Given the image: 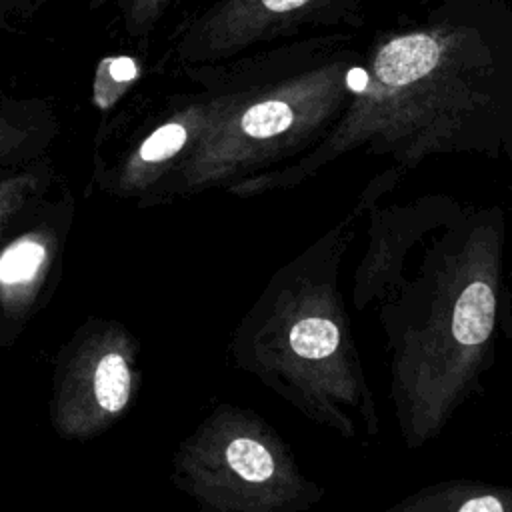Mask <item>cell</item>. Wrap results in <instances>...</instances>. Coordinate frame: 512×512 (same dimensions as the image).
<instances>
[{
	"label": "cell",
	"mask_w": 512,
	"mask_h": 512,
	"mask_svg": "<svg viewBox=\"0 0 512 512\" xmlns=\"http://www.w3.org/2000/svg\"><path fill=\"white\" fill-rule=\"evenodd\" d=\"M350 150L404 172L450 154L512 168V12L444 0L426 20L380 32L350 70L322 160Z\"/></svg>",
	"instance_id": "6da1fadb"
},
{
	"label": "cell",
	"mask_w": 512,
	"mask_h": 512,
	"mask_svg": "<svg viewBox=\"0 0 512 512\" xmlns=\"http://www.w3.org/2000/svg\"><path fill=\"white\" fill-rule=\"evenodd\" d=\"M506 212L472 206L430 234L398 292L376 306L400 440L420 450L480 394L500 338H512Z\"/></svg>",
	"instance_id": "7a4b0ae2"
},
{
	"label": "cell",
	"mask_w": 512,
	"mask_h": 512,
	"mask_svg": "<svg viewBox=\"0 0 512 512\" xmlns=\"http://www.w3.org/2000/svg\"><path fill=\"white\" fill-rule=\"evenodd\" d=\"M382 200H374L366 210L368 242L354 272L358 310L392 298L408 276L416 248L450 224L466 206L446 192H428L406 202Z\"/></svg>",
	"instance_id": "3957f363"
},
{
	"label": "cell",
	"mask_w": 512,
	"mask_h": 512,
	"mask_svg": "<svg viewBox=\"0 0 512 512\" xmlns=\"http://www.w3.org/2000/svg\"><path fill=\"white\" fill-rule=\"evenodd\" d=\"M364 0H220L194 26L210 50L242 46L302 24L358 22Z\"/></svg>",
	"instance_id": "277c9868"
},
{
	"label": "cell",
	"mask_w": 512,
	"mask_h": 512,
	"mask_svg": "<svg viewBox=\"0 0 512 512\" xmlns=\"http://www.w3.org/2000/svg\"><path fill=\"white\" fill-rule=\"evenodd\" d=\"M386 512H512V486L448 478L406 494Z\"/></svg>",
	"instance_id": "5b68a950"
},
{
	"label": "cell",
	"mask_w": 512,
	"mask_h": 512,
	"mask_svg": "<svg viewBox=\"0 0 512 512\" xmlns=\"http://www.w3.org/2000/svg\"><path fill=\"white\" fill-rule=\"evenodd\" d=\"M130 368L122 354L110 352L102 356L94 370L96 402L108 414L120 412L130 398Z\"/></svg>",
	"instance_id": "8992f818"
},
{
	"label": "cell",
	"mask_w": 512,
	"mask_h": 512,
	"mask_svg": "<svg viewBox=\"0 0 512 512\" xmlns=\"http://www.w3.org/2000/svg\"><path fill=\"white\" fill-rule=\"evenodd\" d=\"M230 468L248 482H268L276 476V458L260 440L242 436L234 438L226 448Z\"/></svg>",
	"instance_id": "52a82bcc"
},
{
	"label": "cell",
	"mask_w": 512,
	"mask_h": 512,
	"mask_svg": "<svg viewBox=\"0 0 512 512\" xmlns=\"http://www.w3.org/2000/svg\"><path fill=\"white\" fill-rule=\"evenodd\" d=\"M138 78V62L130 56L104 58L96 72L94 100L100 108H108L124 92V88Z\"/></svg>",
	"instance_id": "ba28073f"
},
{
	"label": "cell",
	"mask_w": 512,
	"mask_h": 512,
	"mask_svg": "<svg viewBox=\"0 0 512 512\" xmlns=\"http://www.w3.org/2000/svg\"><path fill=\"white\" fill-rule=\"evenodd\" d=\"M44 262V246L34 240H22L10 246L0 258V282L2 284H24Z\"/></svg>",
	"instance_id": "9c48e42d"
},
{
	"label": "cell",
	"mask_w": 512,
	"mask_h": 512,
	"mask_svg": "<svg viewBox=\"0 0 512 512\" xmlns=\"http://www.w3.org/2000/svg\"><path fill=\"white\" fill-rule=\"evenodd\" d=\"M188 130L180 122H170L154 130L140 146V160L142 162H162L174 156L186 142Z\"/></svg>",
	"instance_id": "30bf717a"
},
{
	"label": "cell",
	"mask_w": 512,
	"mask_h": 512,
	"mask_svg": "<svg viewBox=\"0 0 512 512\" xmlns=\"http://www.w3.org/2000/svg\"><path fill=\"white\" fill-rule=\"evenodd\" d=\"M168 4L170 0H130V6H128L130 28L132 30L146 28L164 12Z\"/></svg>",
	"instance_id": "8fae6325"
}]
</instances>
